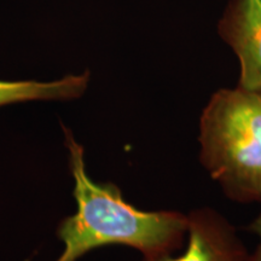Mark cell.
<instances>
[{
	"instance_id": "1",
	"label": "cell",
	"mask_w": 261,
	"mask_h": 261,
	"mask_svg": "<svg viewBox=\"0 0 261 261\" xmlns=\"http://www.w3.org/2000/svg\"><path fill=\"white\" fill-rule=\"evenodd\" d=\"M69 152L74 198L77 211L64 218L57 234L64 249L56 261H77L91 250L126 246L143 256L175 253L188 232V214L177 211H142L127 202L117 185L96 182L85 166L84 148L63 126Z\"/></svg>"
},
{
	"instance_id": "6",
	"label": "cell",
	"mask_w": 261,
	"mask_h": 261,
	"mask_svg": "<svg viewBox=\"0 0 261 261\" xmlns=\"http://www.w3.org/2000/svg\"><path fill=\"white\" fill-rule=\"evenodd\" d=\"M248 228H249V231H252L253 233H255L257 238H259L257 247L255 248L253 254H249V259H248V261H261V213L259 214V217L249 225Z\"/></svg>"
},
{
	"instance_id": "3",
	"label": "cell",
	"mask_w": 261,
	"mask_h": 261,
	"mask_svg": "<svg viewBox=\"0 0 261 261\" xmlns=\"http://www.w3.org/2000/svg\"><path fill=\"white\" fill-rule=\"evenodd\" d=\"M188 243L184 253L143 256V261H248L249 254L236 227L211 207L188 213Z\"/></svg>"
},
{
	"instance_id": "5",
	"label": "cell",
	"mask_w": 261,
	"mask_h": 261,
	"mask_svg": "<svg viewBox=\"0 0 261 261\" xmlns=\"http://www.w3.org/2000/svg\"><path fill=\"white\" fill-rule=\"evenodd\" d=\"M90 73L70 74L58 80H0V108L32 100H71L86 92Z\"/></svg>"
},
{
	"instance_id": "2",
	"label": "cell",
	"mask_w": 261,
	"mask_h": 261,
	"mask_svg": "<svg viewBox=\"0 0 261 261\" xmlns=\"http://www.w3.org/2000/svg\"><path fill=\"white\" fill-rule=\"evenodd\" d=\"M200 161L230 200L261 202V92H215L200 117Z\"/></svg>"
},
{
	"instance_id": "4",
	"label": "cell",
	"mask_w": 261,
	"mask_h": 261,
	"mask_svg": "<svg viewBox=\"0 0 261 261\" xmlns=\"http://www.w3.org/2000/svg\"><path fill=\"white\" fill-rule=\"evenodd\" d=\"M218 32L240 62L238 86L261 92V0H231Z\"/></svg>"
}]
</instances>
